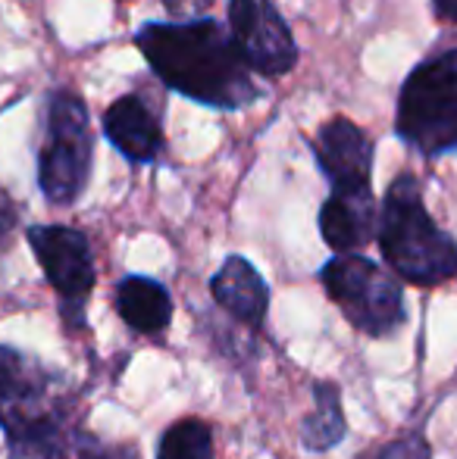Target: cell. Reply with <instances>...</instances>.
I'll list each match as a JSON object with an SVG mask.
<instances>
[{"label":"cell","instance_id":"cell-1","mask_svg":"<svg viewBox=\"0 0 457 459\" xmlns=\"http://www.w3.org/2000/svg\"><path fill=\"white\" fill-rule=\"evenodd\" d=\"M135 48L170 91L210 109H244L267 91L242 60L229 25L220 19L145 22L135 31Z\"/></svg>","mask_w":457,"mask_h":459},{"label":"cell","instance_id":"cell-2","mask_svg":"<svg viewBox=\"0 0 457 459\" xmlns=\"http://www.w3.org/2000/svg\"><path fill=\"white\" fill-rule=\"evenodd\" d=\"M379 254L398 281L414 288H439L457 278V238L448 235L423 200L414 172H398L379 204Z\"/></svg>","mask_w":457,"mask_h":459},{"label":"cell","instance_id":"cell-3","mask_svg":"<svg viewBox=\"0 0 457 459\" xmlns=\"http://www.w3.org/2000/svg\"><path fill=\"white\" fill-rule=\"evenodd\" d=\"M395 134L426 160L457 147V48L408 73L395 103Z\"/></svg>","mask_w":457,"mask_h":459},{"label":"cell","instance_id":"cell-4","mask_svg":"<svg viewBox=\"0 0 457 459\" xmlns=\"http://www.w3.org/2000/svg\"><path fill=\"white\" fill-rule=\"evenodd\" d=\"M94 169L92 113L82 94L57 88L48 94L44 138L38 151V187L50 206H73L85 194Z\"/></svg>","mask_w":457,"mask_h":459},{"label":"cell","instance_id":"cell-5","mask_svg":"<svg viewBox=\"0 0 457 459\" xmlns=\"http://www.w3.org/2000/svg\"><path fill=\"white\" fill-rule=\"evenodd\" d=\"M326 297L338 307L345 322L364 338H391L408 322L404 290L391 273L364 254L332 256L320 269Z\"/></svg>","mask_w":457,"mask_h":459},{"label":"cell","instance_id":"cell-6","mask_svg":"<svg viewBox=\"0 0 457 459\" xmlns=\"http://www.w3.org/2000/svg\"><path fill=\"white\" fill-rule=\"evenodd\" d=\"M75 412V400L60 391V375L19 347L0 344V431L4 441L44 422Z\"/></svg>","mask_w":457,"mask_h":459},{"label":"cell","instance_id":"cell-7","mask_svg":"<svg viewBox=\"0 0 457 459\" xmlns=\"http://www.w3.org/2000/svg\"><path fill=\"white\" fill-rule=\"evenodd\" d=\"M31 254L48 284L60 297V316L69 332H88L85 303L98 281L92 241L73 225H29L25 229Z\"/></svg>","mask_w":457,"mask_h":459},{"label":"cell","instance_id":"cell-8","mask_svg":"<svg viewBox=\"0 0 457 459\" xmlns=\"http://www.w3.org/2000/svg\"><path fill=\"white\" fill-rule=\"evenodd\" d=\"M229 35L248 69L263 79L288 75L301 50L273 0H229Z\"/></svg>","mask_w":457,"mask_h":459},{"label":"cell","instance_id":"cell-9","mask_svg":"<svg viewBox=\"0 0 457 459\" xmlns=\"http://www.w3.org/2000/svg\"><path fill=\"white\" fill-rule=\"evenodd\" d=\"M311 151L323 178L330 182V191H336V187H373L376 144L354 119L332 116L330 122H323L313 134Z\"/></svg>","mask_w":457,"mask_h":459},{"label":"cell","instance_id":"cell-10","mask_svg":"<svg viewBox=\"0 0 457 459\" xmlns=\"http://www.w3.org/2000/svg\"><path fill=\"white\" fill-rule=\"evenodd\" d=\"M320 238L336 256L360 254L376 241L379 204L373 187H336L320 206Z\"/></svg>","mask_w":457,"mask_h":459},{"label":"cell","instance_id":"cell-11","mask_svg":"<svg viewBox=\"0 0 457 459\" xmlns=\"http://www.w3.org/2000/svg\"><path fill=\"white\" fill-rule=\"evenodd\" d=\"M104 138L132 166H151L166 147L163 122L141 94H119L101 116Z\"/></svg>","mask_w":457,"mask_h":459},{"label":"cell","instance_id":"cell-12","mask_svg":"<svg viewBox=\"0 0 457 459\" xmlns=\"http://www.w3.org/2000/svg\"><path fill=\"white\" fill-rule=\"evenodd\" d=\"M210 297L214 303L248 332H260L269 313V284L263 281L260 269L242 254L223 260L210 278Z\"/></svg>","mask_w":457,"mask_h":459},{"label":"cell","instance_id":"cell-13","mask_svg":"<svg viewBox=\"0 0 457 459\" xmlns=\"http://www.w3.org/2000/svg\"><path fill=\"white\" fill-rule=\"evenodd\" d=\"M113 307L135 334H160L172 322V297L151 275H126L116 281Z\"/></svg>","mask_w":457,"mask_h":459},{"label":"cell","instance_id":"cell-14","mask_svg":"<svg viewBox=\"0 0 457 459\" xmlns=\"http://www.w3.org/2000/svg\"><path fill=\"white\" fill-rule=\"evenodd\" d=\"M347 437L342 387L330 378L313 385V410L301 419V447L307 454H330Z\"/></svg>","mask_w":457,"mask_h":459},{"label":"cell","instance_id":"cell-15","mask_svg":"<svg viewBox=\"0 0 457 459\" xmlns=\"http://www.w3.org/2000/svg\"><path fill=\"white\" fill-rule=\"evenodd\" d=\"M154 459H216L214 450V429L198 416H185L166 425L157 441Z\"/></svg>","mask_w":457,"mask_h":459},{"label":"cell","instance_id":"cell-16","mask_svg":"<svg viewBox=\"0 0 457 459\" xmlns=\"http://www.w3.org/2000/svg\"><path fill=\"white\" fill-rule=\"evenodd\" d=\"M370 459H433V444L423 431H408L391 441H385Z\"/></svg>","mask_w":457,"mask_h":459},{"label":"cell","instance_id":"cell-17","mask_svg":"<svg viewBox=\"0 0 457 459\" xmlns=\"http://www.w3.org/2000/svg\"><path fill=\"white\" fill-rule=\"evenodd\" d=\"M69 459H141V454L135 444H104L94 435H85V441Z\"/></svg>","mask_w":457,"mask_h":459},{"label":"cell","instance_id":"cell-18","mask_svg":"<svg viewBox=\"0 0 457 459\" xmlns=\"http://www.w3.org/2000/svg\"><path fill=\"white\" fill-rule=\"evenodd\" d=\"M160 4L176 22H189V19H201L216 0H160Z\"/></svg>","mask_w":457,"mask_h":459},{"label":"cell","instance_id":"cell-19","mask_svg":"<svg viewBox=\"0 0 457 459\" xmlns=\"http://www.w3.org/2000/svg\"><path fill=\"white\" fill-rule=\"evenodd\" d=\"M429 6L439 22H457V0H429Z\"/></svg>","mask_w":457,"mask_h":459},{"label":"cell","instance_id":"cell-20","mask_svg":"<svg viewBox=\"0 0 457 459\" xmlns=\"http://www.w3.org/2000/svg\"><path fill=\"white\" fill-rule=\"evenodd\" d=\"M454 151H457V147H454Z\"/></svg>","mask_w":457,"mask_h":459}]
</instances>
